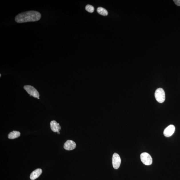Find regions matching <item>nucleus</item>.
Listing matches in <instances>:
<instances>
[{
	"label": "nucleus",
	"mask_w": 180,
	"mask_h": 180,
	"mask_svg": "<svg viewBox=\"0 0 180 180\" xmlns=\"http://www.w3.org/2000/svg\"><path fill=\"white\" fill-rule=\"evenodd\" d=\"M41 15L39 12L29 11L23 12L16 16L15 21L18 23H23L39 21Z\"/></svg>",
	"instance_id": "nucleus-1"
},
{
	"label": "nucleus",
	"mask_w": 180,
	"mask_h": 180,
	"mask_svg": "<svg viewBox=\"0 0 180 180\" xmlns=\"http://www.w3.org/2000/svg\"><path fill=\"white\" fill-rule=\"evenodd\" d=\"M76 144L75 142L71 140H68L64 145V148L67 151H71L75 149Z\"/></svg>",
	"instance_id": "nucleus-7"
},
{
	"label": "nucleus",
	"mask_w": 180,
	"mask_h": 180,
	"mask_svg": "<svg viewBox=\"0 0 180 180\" xmlns=\"http://www.w3.org/2000/svg\"><path fill=\"white\" fill-rule=\"evenodd\" d=\"M85 9L86 11L90 13H93L95 10L94 7L93 6L90 5H87L86 6Z\"/></svg>",
	"instance_id": "nucleus-12"
},
{
	"label": "nucleus",
	"mask_w": 180,
	"mask_h": 180,
	"mask_svg": "<svg viewBox=\"0 0 180 180\" xmlns=\"http://www.w3.org/2000/svg\"><path fill=\"white\" fill-rule=\"evenodd\" d=\"M140 157L142 163L144 165H151L153 163V159L149 153H142Z\"/></svg>",
	"instance_id": "nucleus-4"
},
{
	"label": "nucleus",
	"mask_w": 180,
	"mask_h": 180,
	"mask_svg": "<svg viewBox=\"0 0 180 180\" xmlns=\"http://www.w3.org/2000/svg\"><path fill=\"white\" fill-rule=\"evenodd\" d=\"M97 12L100 15L105 16L108 15V11L107 10L102 7H98L97 9Z\"/></svg>",
	"instance_id": "nucleus-11"
},
{
	"label": "nucleus",
	"mask_w": 180,
	"mask_h": 180,
	"mask_svg": "<svg viewBox=\"0 0 180 180\" xmlns=\"http://www.w3.org/2000/svg\"><path fill=\"white\" fill-rule=\"evenodd\" d=\"M113 167L114 169H117L119 168L121 163V159L119 155L117 153H114L112 158Z\"/></svg>",
	"instance_id": "nucleus-5"
},
{
	"label": "nucleus",
	"mask_w": 180,
	"mask_h": 180,
	"mask_svg": "<svg viewBox=\"0 0 180 180\" xmlns=\"http://www.w3.org/2000/svg\"><path fill=\"white\" fill-rule=\"evenodd\" d=\"M50 125L52 131L55 133H57L61 130V127L59 124L55 121H51L50 123Z\"/></svg>",
	"instance_id": "nucleus-8"
},
{
	"label": "nucleus",
	"mask_w": 180,
	"mask_h": 180,
	"mask_svg": "<svg viewBox=\"0 0 180 180\" xmlns=\"http://www.w3.org/2000/svg\"><path fill=\"white\" fill-rule=\"evenodd\" d=\"M24 89L30 95L39 99V92L33 86L30 85H25L24 86Z\"/></svg>",
	"instance_id": "nucleus-3"
},
{
	"label": "nucleus",
	"mask_w": 180,
	"mask_h": 180,
	"mask_svg": "<svg viewBox=\"0 0 180 180\" xmlns=\"http://www.w3.org/2000/svg\"><path fill=\"white\" fill-rule=\"evenodd\" d=\"M57 133H58V134H60V133H59V132H57Z\"/></svg>",
	"instance_id": "nucleus-14"
},
{
	"label": "nucleus",
	"mask_w": 180,
	"mask_h": 180,
	"mask_svg": "<svg viewBox=\"0 0 180 180\" xmlns=\"http://www.w3.org/2000/svg\"><path fill=\"white\" fill-rule=\"evenodd\" d=\"M155 97L157 101L160 103H163L165 100V91L162 88H159L156 90L155 93Z\"/></svg>",
	"instance_id": "nucleus-2"
},
{
	"label": "nucleus",
	"mask_w": 180,
	"mask_h": 180,
	"mask_svg": "<svg viewBox=\"0 0 180 180\" xmlns=\"http://www.w3.org/2000/svg\"><path fill=\"white\" fill-rule=\"evenodd\" d=\"M175 131V127L173 125H170L164 130L163 134L165 137H169L173 135Z\"/></svg>",
	"instance_id": "nucleus-6"
},
{
	"label": "nucleus",
	"mask_w": 180,
	"mask_h": 180,
	"mask_svg": "<svg viewBox=\"0 0 180 180\" xmlns=\"http://www.w3.org/2000/svg\"><path fill=\"white\" fill-rule=\"evenodd\" d=\"M21 135V133L19 131H13L9 133L8 137L9 139H14L19 137Z\"/></svg>",
	"instance_id": "nucleus-10"
},
{
	"label": "nucleus",
	"mask_w": 180,
	"mask_h": 180,
	"mask_svg": "<svg viewBox=\"0 0 180 180\" xmlns=\"http://www.w3.org/2000/svg\"><path fill=\"white\" fill-rule=\"evenodd\" d=\"M42 173V170L41 169H35L30 175V179L31 180L37 179L41 175Z\"/></svg>",
	"instance_id": "nucleus-9"
},
{
	"label": "nucleus",
	"mask_w": 180,
	"mask_h": 180,
	"mask_svg": "<svg viewBox=\"0 0 180 180\" xmlns=\"http://www.w3.org/2000/svg\"><path fill=\"white\" fill-rule=\"evenodd\" d=\"M173 1L176 5L180 6V0H174Z\"/></svg>",
	"instance_id": "nucleus-13"
}]
</instances>
